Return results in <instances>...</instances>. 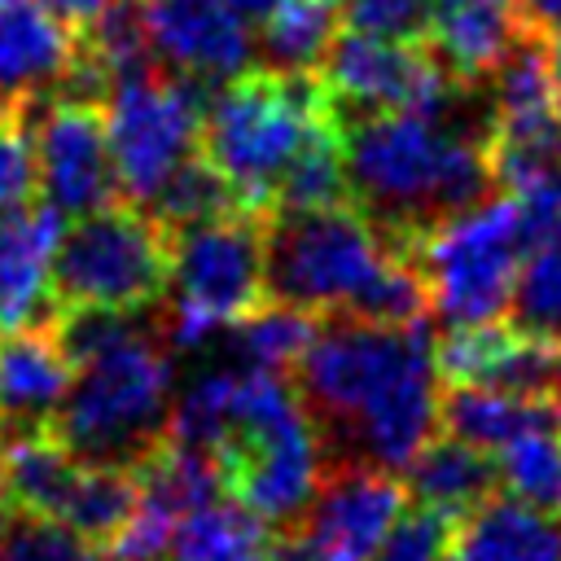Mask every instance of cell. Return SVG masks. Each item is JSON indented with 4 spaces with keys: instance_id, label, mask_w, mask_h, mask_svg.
Segmentation results:
<instances>
[{
    "instance_id": "38",
    "label": "cell",
    "mask_w": 561,
    "mask_h": 561,
    "mask_svg": "<svg viewBox=\"0 0 561 561\" xmlns=\"http://www.w3.org/2000/svg\"><path fill=\"white\" fill-rule=\"evenodd\" d=\"M237 13H245V18H263V9L272 4V0H228Z\"/></svg>"
},
{
    "instance_id": "39",
    "label": "cell",
    "mask_w": 561,
    "mask_h": 561,
    "mask_svg": "<svg viewBox=\"0 0 561 561\" xmlns=\"http://www.w3.org/2000/svg\"><path fill=\"white\" fill-rule=\"evenodd\" d=\"M0 500H4V465H0Z\"/></svg>"
},
{
    "instance_id": "29",
    "label": "cell",
    "mask_w": 561,
    "mask_h": 561,
    "mask_svg": "<svg viewBox=\"0 0 561 561\" xmlns=\"http://www.w3.org/2000/svg\"><path fill=\"white\" fill-rule=\"evenodd\" d=\"M228 210H241V206L202 153H193L145 206V215L162 232H175V228H188V224H202V219H215V215H228Z\"/></svg>"
},
{
    "instance_id": "7",
    "label": "cell",
    "mask_w": 561,
    "mask_h": 561,
    "mask_svg": "<svg viewBox=\"0 0 561 561\" xmlns=\"http://www.w3.org/2000/svg\"><path fill=\"white\" fill-rule=\"evenodd\" d=\"M167 289L171 307L153 316L162 346L171 355L215 346L263 302V215L228 210L167 232Z\"/></svg>"
},
{
    "instance_id": "20",
    "label": "cell",
    "mask_w": 561,
    "mask_h": 561,
    "mask_svg": "<svg viewBox=\"0 0 561 561\" xmlns=\"http://www.w3.org/2000/svg\"><path fill=\"white\" fill-rule=\"evenodd\" d=\"M548 421H557V403L535 399V394H513V390H495V386L438 390V430L486 451V456Z\"/></svg>"
},
{
    "instance_id": "36",
    "label": "cell",
    "mask_w": 561,
    "mask_h": 561,
    "mask_svg": "<svg viewBox=\"0 0 561 561\" xmlns=\"http://www.w3.org/2000/svg\"><path fill=\"white\" fill-rule=\"evenodd\" d=\"M53 13H61L70 26H83V22H92L110 0H44Z\"/></svg>"
},
{
    "instance_id": "18",
    "label": "cell",
    "mask_w": 561,
    "mask_h": 561,
    "mask_svg": "<svg viewBox=\"0 0 561 561\" xmlns=\"http://www.w3.org/2000/svg\"><path fill=\"white\" fill-rule=\"evenodd\" d=\"M522 18L513 0H434L430 13V53L460 83H486L508 44L517 39Z\"/></svg>"
},
{
    "instance_id": "26",
    "label": "cell",
    "mask_w": 561,
    "mask_h": 561,
    "mask_svg": "<svg viewBox=\"0 0 561 561\" xmlns=\"http://www.w3.org/2000/svg\"><path fill=\"white\" fill-rule=\"evenodd\" d=\"M495 482L504 495L561 517V430L557 421L535 425L495 451Z\"/></svg>"
},
{
    "instance_id": "24",
    "label": "cell",
    "mask_w": 561,
    "mask_h": 561,
    "mask_svg": "<svg viewBox=\"0 0 561 561\" xmlns=\"http://www.w3.org/2000/svg\"><path fill=\"white\" fill-rule=\"evenodd\" d=\"M0 465H4L9 504L26 508V513H44V517L61 513V504L75 486V473H79V460L61 447V438L53 430L4 438L0 443Z\"/></svg>"
},
{
    "instance_id": "6",
    "label": "cell",
    "mask_w": 561,
    "mask_h": 561,
    "mask_svg": "<svg viewBox=\"0 0 561 561\" xmlns=\"http://www.w3.org/2000/svg\"><path fill=\"white\" fill-rule=\"evenodd\" d=\"M175 394L171 351L153 329L75 359L53 434L83 465L136 469L162 438Z\"/></svg>"
},
{
    "instance_id": "19",
    "label": "cell",
    "mask_w": 561,
    "mask_h": 561,
    "mask_svg": "<svg viewBox=\"0 0 561 561\" xmlns=\"http://www.w3.org/2000/svg\"><path fill=\"white\" fill-rule=\"evenodd\" d=\"M447 557L451 561H561V526L557 517L495 491L456 522Z\"/></svg>"
},
{
    "instance_id": "37",
    "label": "cell",
    "mask_w": 561,
    "mask_h": 561,
    "mask_svg": "<svg viewBox=\"0 0 561 561\" xmlns=\"http://www.w3.org/2000/svg\"><path fill=\"white\" fill-rule=\"evenodd\" d=\"M548 70H552V96H557V114H561V35L548 39Z\"/></svg>"
},
{
    "instance_id": "4",
    "label": "cell",
    "mask_w": 561,
    "mask_h": 561,
    "mask_svg": "<svg viewBox=\"0 0 561 561\" xmlns=\"http://www.w3.org/2000/svg\"><path fill=\"white\" fill-rule=\"evenodd\" d=\"M333 127L342 123L316 75L254 70L228 79L206 101L197 153L219 171L241 210L267 215L285 171Z\"/></svg>"
},
{
    "instance_id": "12",
    "label": "cell",
    "mask_w": 561,
    "mask_h": 561,
    "mask_svg": "<svg viewBox=\"0 0 561 561\" xmlns=\"http://www.w3.org/2000/svg\"><path fill=\"white\" fill-rule=\"evenodd\" d=\"M403 504L408 491L394 473L373 465H333L302 517L272 535V561H368Z\"/></svg>"
},
{
    "instance_id": "16",
    "label": "cell",
    "mask_w": 561,
    "mask_h": 561,
    "mask_svg": "<svg viewBox=\"0 0 561 561\" xmlns=\"http://www.w3.org/2000/svg\"><path fill=\"white\" fill-rule=\"evenodd\" d=\"M66 215L48 202L18 206L0 215V333L48 324L53 302V250L61 241Z\"/></svg>"
},
{
    "instance_id": "5",
    "label": "cell",
    "mask_w": 561,
    "mask_h": 561,
    "mask_svg": "<svg viewBox=\"0 0 561 561\" xmlns=\"http://www.w3.org/2000/svg\"><path fill=\"white\" fill-rule=\"evenodd\" d=\"M224 478V495L250 508L263 526L289 530L324 482V447L285 373H237L232 412L219 447L210 451Z\"/></svg>"
},
{
    "instance_id": "21",
    "label": "cell",
    "mask_w": 561,
    "mask_h": 561,
    "mask_svg": "<svg viewBox=\"0 0 561 561\" xmlns=\"http://www.w3.org/2000/svg\"><path fill=\"white\" fill-rule=\"evenodd\" d=\"M403 473H408V486H403V491H408L416 504L438 508V513H447V517H456V522H460L469 508H478L486 495L500 491V482H495V460H491L486 451H478V447L451 438V434H434V438L403 465Z\"/></svg>"
},
{
    "instance_id": "9",
    "label": "cell",
    "mask_w": 561,
    "mask_h": 561,
    "mask_svg": "<svg viewBox=\"0 0 561 561\" xmlns=\"http://www.w3.org/2000/svg\"><path fill=\"white\" fill-rule=\"evenodd\" d=\"M53 302L140 311L167 294V232L131 202H105L61 228L53 250Z\"/></svg>"
},
{
    "instance_id": "33",
    "label": "cell",
    "mask_w": 561,
    "mask_h": 561,
    "mask_svg": "<svg viewBox=\"0 0 561 561\" xmlns=\"http://www.w3.org/2000/svg\"><path fill=\"white\" fill-rule=\"evenodd\" d=\"M39 193L31 118H0V215L26 206Z\"/></svg>"
},
{
    "instance_id": "8",
    "label": "cell",
    "mask_w": 561,
    "mask_h": 561,
    "mask_svg": "<svg viewBox=\"0 0 561 561\" xmlns=\"http://www.w3.org/2000/svg\"><path fill=\"white\" fill-rule=\"evenodd\" d=\"M526 228L513 197H482L425 228L408 259L425 285V307L447 324H491L508 311Z\"/></svg>"
},
{
    "instance_id": "10",
    "label": "cell",
    "mask_w": 561,
    "mask_h": 561,
    "mask_svg": "<svg viewBox=\"0 0 561 561\" xmlns=\"http://www.w3.org/2000/svg\"><path fill=\"white\" fill-rule=\"evenodd\" d=\"M202 83L184 75L145 70L118 79L105 96V145L118 202L149 206V197L197 153L202 140Z\"/></svg>"
},
{
    "instance_id": "28",
    "label": "cell",
    "mask_w": 561,
    "mask_h": 561,
    "mask_svg": "<svg viewBox=\"0 0 561 561\" xmlns=\"http://www.w3.org/2000/svg\"><path fill=\"white\" fill-rule=\"evenodd\" d=\"M136 504V473L131 469H118V465H83L79 460V473H75V486L57 513V522L75 526L79 535L96 539L101 548L114 539V530L127 522Z\"/></svg>"
},
{
    "instance_id": "23",
    "label": "cell",
    "mask_w": 561,
    "mask_h": 561,
    "mask_svg": "<svg viewBox=\"0 0 561 561\" xmlns=\"http://www.w3.org/2000/svg\"><path fill=\"white\" fill-rule=\"evenodd\" d=\"M272 526L219 495L180 517L162 561H272Z\"/></svg>"
},
{
    "instance_id": "17",
    "label": "cell",
    "mask_w": 561,
    "mask_h": 561,
    "mask_svg": "<svg viewBox=\"0 0 561 561\" xmlns=\"http://www.w3.org/2000/svg\"><path fill=\"white\" fill-rule=\"evenodd\" d=\"M70 355L53 324L0 333V443L35 430H53V416L70 390Z\"/></svg>"
},
{
    "instance_id": "15",
    "label": "cell",
    "mask_w": 561,
    "mask_h": 561,
    "mask_svg": "<svg viewBox=\"0 0 561 561\" xmlns=\"http://www.w3.org/2000/svg\"><path fill=\"white\" fill-rule=\"evenodd\" d=\"M79 53V26L44 0H0V118H31V110L61 92Z\"/></svg>"
},
{
    "instance_id": "27",
    "label": "cell",
    "mask_w": 561,
    "mask_h": 561,
    "mask_svg": "<svg viewBox=\"0 0 561 561\" xmlns=\"http://www.w3.org/2000/svg\"><path fill=\"white\" fill-rule=\"evenodd\" d=\"M508 316L517 333L561 346V232L539 237L522 250L508 294Z\"/></svg>"
},
{
    "instance_id": "2",
    "label": "cell",
    "mask_w": 561,
    "mask_h": 561,
    "mask_svg": "<svg viewBox=\"0 0 561 561\" xmlns=\"http://www.w3.org/2000/svg\"><path fill=\"white\" fill-rule=\"evenodd\" d=\"M346 202L403 254L447 215L491 197L486 127L451 114H359L342 118Z\"/></svg>"
},
{
    "instance_id": "31",
    "label": "cell",
    "mask_w": 561,
    "mask_h": 561,
    "mask_svg": "<svg viewBox=\"0 0 561 561\" xmlns=\"http://www.w3.org/2000/svg\"><path fill=\"white\" fill-rule=\"evenodd\" d=\"M451 535H456V517L425 504L416 508L403 504V513L394 517V526L386 530V539L368 561H447Z\"/></svg>"
},
{
    "instance_id": "22",
    "label": "cell",
    "mask_w": 561,
    "mask_h": 561,
    "mask_svg": "<svg viewBox=\"0 0 561 561\" xmlns=\"http://www.w3.org/2000/svg\"><path fill=\"white\" fill-rule=\"evenodd\" d=\"M337 35H342L337 0H272L263 9L254 53L276 75H316Z\"/></svg>"
},
{
    "instance_id": "30",
    "label": "cell",
    "mask_w": 561,
    "mask_h": 561,
    "mask_svg": "<svg viewBox=\"0 0 561 561\" xmlns=\"http://www.w3.org/2000/svg\"><path fill=\"white\" fill-rule=\"evenodd\" d=\"M0 561H110L105 548L75 526L26 513V508H0Z\"/></svg>"
},
{
    "instance_id": "32",
    "label": "cell",
    "mask_w": 561,
    "mask_h": 561,
    "mask_svg": "<svg viewBox=\"0 0 561 561\" xmlns=\"http://www.w3.org/2000/svg\"><path fill=\"white\" fill-rule=\"evenodd\" d=\"M342 18L359 35L377 39H421L434 13V0H337Z\"/></svg>"
},
{
    "instance_id": "1",
    "label": "cell",
    "mask_w": 561,
    "mask_h": 561,
    "mask_svg": "<svg viewBox=\"0 0 561 561\" xmlns=\"http://www.w3.org/2000/svg\"><path fill=\"white\" fill-rule=\"evenodd\" d=\"M298 399L316 421L329 469L403 465L438 434V368L430 320L377 324L324 316L320 333L294 364Z\"/></svg>"
},
{
    "instance_id": "34",
    "label": "cell",
    "mask_w": 561,
    "mask_h": 561,
    "mask_svg": "<svg viewBox=\"0 0 561 561\" xmlns=\"http://www.w3.org/2000/svg\"><path fill=\"white\" fill-rule=\"evenodd\" d=\"M508 197L517 202V215H522V228H526V245L539 241V237L561 232V162L539 171V175H530Z\"/></svg>"
},
{
    "instance_id": "35",
    "label": "cell",
    "mask_w": 561,
    "mask_h": 561,
    "mask_svg": "<svg viewBox=\"0 0 561 561\" xmlns=\"http://www.w3.org/2000/svg\"><path fill=\"white\" fill-rule=\"evenodd\" d=\"M517 18L539 35H561V0H513Z\"/></svg>"
},
{
    "instance_id": "14",
    "label": "cell",
    "mask_w": 561,
    "mask_h": 561,
    "mask_svg": "<svg viewBox=\"0 0 561 561\" xmlns=\"http://www.w3.org/2000/svg\"><path fill=\"white\" fill-rule=\"evenodd\" d=\"M145 39L158 66L193 83H228L254 61L250 18L228 0H140Z\"/></svg>"
},
{
    "instance_id": "3",
    "label": "cell",
    "mask_w": 561,
    "mask_h": 561,
    "mask_svg": "<svg viewBox=\"0 0 561 561\" xmlns=\"http://www.w3.org/2000/svg\"><path fill=\"white\" fill-rule=\"evenodd\" d=\"M263 298L377 324H408L430 311L412 259L351 202L263 215Z\"/></svg>"
},
{
    "instance_id": "25",
    "label": "cell",
    "mask_w": 561,
    "mask_h": 561,
    "mask_svg": "<svg viewBox=\"0 0 561 561\" xmlns=\"http://www.w3.org/2000/svg\"><path fill=\"white\" fill-rule=\"evenodd\" d=\"M324 316H311L302 307L289 302H272L263 298L254 311H245L241 320H232L224 329V346L232 364L245 368H267V373H285L298 364V355L311 346V337L320 333Z\"/></svg>"
},
{
    "instance_id": "13",
    "label": "cell",
    "mask_w": 561,
    "mask_h": 561,
    "mask_svg": "<svg viewBox=\"0 0 561 561\" xmlns=\"http://www.w3.org/2000/svg\"><path fill=\"white\" fill-rule=\"evenodd\" d=\"M31 136H35L39 197L53 210H61L66 219H79V215H88L105 202H118L101 105L57 96L39 114Z\"/></svg>"
},
{
    "instance_id": "40",
    "label": "cell",
    "mask_w": 561,
    "mask_h": 561,
    "mask_svg": "<svg viewBox=\"0 0 561 561\" xmlns=\"http://www.w3.org/2000/svg\"><path fill=\"white\" fill-rule=\"evenodd\" d=\"M557 421H561V408H557Z\"/></svg>"
},
{
    "instance_id": "11",
    "label": "cell",
    "mask_w": 561,
    "mask_h": 561,
    "mask_svg": "<svg viewBox=\"0 0 561 561\" xmlns=\"http://www.w3.org/2000/svg\"><path fill=\"white\" fill-rule=\"evenodd\" d=\"M324 92L342 118L412 110V114H456L460 79H451L434 53L416 48L412 39H377V35H337L324 53Z\"/></svg>"
}]
</instances>
